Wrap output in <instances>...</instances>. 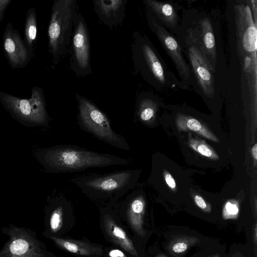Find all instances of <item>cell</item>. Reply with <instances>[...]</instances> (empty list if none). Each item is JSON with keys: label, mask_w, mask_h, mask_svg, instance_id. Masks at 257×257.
I'll use <instances>...</instances> for the list:
<instances>
[{"label": "cell", "mask_w": 257, "mask_h": 257, "mask_svg": "<svg viewBox=\"0 0 257 257\" xmlns=\"http://www.w3.org/2000/svg\"><path fill=\"white\" fill-rule=\"evenodd\" d=\"M211 257H220V256L218 254H216L215 255L211 256Z\"/></svg>", "instance_id": "cell-31"}, {"label": "cell", "mask_w": 257, "mask_h": 257, "mask_svg": "<svg viewBox=\"0 0 257 257\" xmlns=\"http://www.w3.org/2000/svg\"><path fill=\"white\" fill-rule=\"evenodd\" d=\"M0 101L8 110L22 120L39 124L48 122L44 91L41 87L34 86L29 99L0 91Z\"/></svg>", "instance_id": "cell-6"}, {"label": "cell", "mask_w": 257, "mask_h": 257, "mask_svg": "<svg viewBox=\"0 0 257 257\" xmlns=\"http://www.w3.org/2000/svg\"><path fill=\"white\" fill-rule=\"evenodd\" d=\"M239 209L236 203L228 202L224 206L223 217L224 219H235L237 217Z\"/></svg>", "instance_id": "cell-23"}, {"label": "cell", "mask_w": 257, "mask_h": 257, "mask_svg": "<svg viewBox=\"0 0 257 257\" xmlns=\"http://www.w3.org/2000/svg\"><path fill=\"white\" fill-rule=\"evenodd\" d=\"M257 224L255 222L253 226L252 229V239L253 242L255 246H256L257 244Z\"/></svg>", "instance_id": "cell-28"}, {"label": "cell", "mask_w": 257, "mask_h": 257, "mask_svg": "<svg viewBox=\"0 0 257 257\" xmlns=\"http://www.w3.org/2000/svg\"><path fill=\"white\" fill-rule=\"evenodd\" d=\"M78 12L76 0H55L53 3L48 37L49 51L55 65L67 52Z\"/></svg>", "instance_id": "cell-3"}, {"label": "cell", "mask_w": 257, "mask_h": 257, "mask_svg": "<svg viewBox=\"0 0 257 257\" xmlns=\"http://www.w3.org/2000/svg\"><path fill=\"white\" fill-rule=\"evenodd\" d=\"M176 124L181 131H191L214 142H218V139L206 126L198 120L182 114L178 116Z\"/></svg>", "instance_id": "cell-18"}, {"label": "cell", "mask_w": 257, "mask_h": 257, "mask_svg": "<svg viewBox=\"0 0 257 257\" xmlns=\"http://www.w3.org/2000/svg\"><path fill=\"white\" fill-rule=\"evenodd\" d=\"M103 219L107 234L116 244L120 246L132 255L138 257V252L125 232L112 218L108 209L103 210Z\"/></svg>", "instance_id": "cell-15"}, {"label": "cell", "mask_w": 257, "mask_h": 257, "mask_svg": "<svg viewBox=\"0 0 257 257\" xmlns=\"http://www.w3.org/2000/svg\"><path fill=\"white\" fill-rule=\"evenodd\" d=\"M186 40L188 57L197 82L205 94L212 95L214 94L213 70L203 56L191 32Z\"/></svg>", "instance_id": "cell-9"}, {"label": "cell", "mask_w": 257, "mask_h": 257, "mask_svg": "<svg viewBox=\"0 0 257 257\" xmlns=\"http://www.w3.org/2000/svg\"><path fill=\"white\" fill-rule=\"evenodd\" d=\"M53 239L62 248L73 253L83 256H100L102 254L100 247L85 242L57 237Z\"/></svg>", "instance_id": "cell-16"}, {"label": "cell", "mask_w": 257, "mask_h": 257, "mask_svg": "<svg viewBox=\"0 0 257 257\" xmlns=\"http://www.w3.org/2000/svg\"><path fill=\"white\" fill-rule=\"evenodd\" d=\"M251 152L253 157L255 160L257 159V144H255L251 149Z\"/></svg>", "instance_id": "cell-29"}, {"label": "cell", "mask_w": 257, "mask_h": 257, "mask_svg": "<svg viewBox=\"0 0 257 257\" xmlns=\"http://www.w3.org/2000/svg\"><path fill=\"white\" fill-rule=\"evenodd\" d=\"M12 0H0V23L4 18L5 11Z\"/></svg>", "instance_id": "cell-25"}, {"label": "cell", "mask_w": 257, "mask_h": 257, "mask_svg": "<svg viewBox=\"0 0 257 257\" xmlns=\"http://www.w3.org/2000/svg\"><path fill=\"white\" fill-rule=\"evenodd\" d=\"M144 3L163 25L171 30L177 28L179 17L173 4L155 0H145Z\"/></svg>", "instance_id": "cell-14"}, {"label": "cell", "mask_w": 257, "mask_h": 257, "mask_svg": "<svg viewBox=\"0 0 257 257\" xmlns=\"http://www.w3.org/2000/svg\"><path fill=\"white\" fill-rule=\"evenodd\" d=\"M109 257H127L123 252L118 249H112L108 252Z\"/></svg>", "instance_id": "cell-27"}, {"label": "cell", "mask_w": 257, "mask_h": 257, "mask_svg": "<svg viewBox=\"0 0 257 257\" xmlns=\"http://www.w3.org/2000/svg\"><path fill=\"white\" fill-rule=\"evenodd\" d=\"M156 110L154 102L150 99L144 98L139 103L137 115L138 119L144 123H149L153 119Z\"/></svg>", "instance_id": "cell-20"}, {"label": "cell", "mask_w": 257, "mask_h": 257, "mask_svg": "<svg viewBox=\"0 0 257 257\" xmlns=\"http://www.w3.org/2000/svg\"><path fill=\"white\" fill-rule=\"evenodd\" d=\"M78 102L77 123L84 131L118 149L129 151L126 140L112 128L107 116L87 98L76 95Z\"/></svg>", "instance_id": "cell-4"}, {"label": "cell", "mask_w": 257, "mask_h": 257, "mask_svg": "<svg viewBox=\"0 0 257 257\" xmlns=\"http://www.w3.org/2000/svg\"><path fill=\"white\" fill-rule=\"evenodd\" d=\"M132 58L136 70L150 85L157 88L170 86V79L155 48L144 34L134 32Z\"/></svg>", "instance_id": "cell-5"}, {"label": "cell", "mask_w": 257, "mask_h": 257, "mask_svg": "<svg viewBox=\"0 0 257 257\" xmlns=\"http://www.w3.org/2000/svg\"><path fill=\"white\" fill-rule=\"evenodd\" d=\"M140 173L138 170L127 169L76 176L70 181L89 198L112 203L136 187Z\"/></svg>", "instance_id": "cell-2"}, {"label": "cell", "mask_w": 257, "mask_h": 257, "mask_svg": "<svg viewBox=\"0 0 257 257\" xmlns=\"http://www.w3.org/2000/svg\"><path fill=\"white\" fill-rule=\"evenodd\" d=\"M196 204L201 209L206 212L210 211V207H208L204 199L199 195H196L194 197Z\"/></svg>", "instance_id": "cell-24"}, {"label": "cell", "mask_w": 257, "mask_h": 257, "mask_svg": "<svg viewBox=\"0 0 257 257\" xmlns=\"http://www.w3.org/2000/svg\"><path fill=\"white\" fill-rule=\"evenodd\" d=\"M72 33V57L70 69L78 76L91 72L90 60V40L88 28L84 18L78 12L74 22Z\"/></svg>", "instance_id": "cell-7"}, {"label": "cell", "mask_w": 257, "mask_h": 257, "mask_svg": "<svg viewBox=\"0 0 257 257\" xmlns=\"http://www.w3.org/2000/svg\"><path fill=\"white\" fill-rule=\"evenodd\" d=\"M126 2L125 0H94L93 3L99 20L112 28L122 22L125 17Z\"/></svg>", "instance_id": "cell-12"}, {"label": "cell", "mask_w": 257, "mask_h": 257, "mask_svg": "<svg viewBox=\"0 0 257 257\" xmlns=\"http://www.w3.org/2000/svg\"><path fill=\"white\" fill-rule=\"evenodd\" d=\"M29 248L28 243L24 239H18L13 241L10 246L11 252L15 255H20L26 252Z\"/></svg>", "instance_id": "cell-22"}, {"label": "cell", "mask_w": 257, "mask_h": 257, "mask_svg": "<svg viewBox=\"0 0 257 257\" xmlns=\"http://www.w3.org/2000/svg\"><path fill=\"white\" fill-rule=\"evenodd\" d=\"M146 13L150 29L156 35L164 49L173 61L182 80L189 83L190 70L182 55L179 44L148 8Z\"/></svg>", "instance_id": "cell-8"}, {"label": "cell", "mask_w": 257, "mask_h": 257, "mask_svg": "<svg viewBox=\"0 0 257 257\" xmlns=\"http://www.w3.org/2000/svg\"><path fill=\"white\" fill-rule=\"evenodd\" d=\"M37 33L36 13L34 8L32 7L26 13L23 41L32 57L37 43Z\"/></svg>", "instance_id": "cell-17"}, {"label": "cell", "mask_w": 257, "mask_h": 257, "mask_svg": "<svg viewBox=\"0 0 257 257\" xmlns=\"http://www.w3.org/2000/svg\"><path fill=\"white\" fill-rule=\"evenodd\" d=\"M121 204V209L131 225L141 236L145 234L143 224L146 201L143 192L138 189H132Z\"/></svg>", "instance_id": "cell-11"}, {"label": "cell", "mask_w": 257, "mask_h": 257, "mask_svg": "<svg viewBox=\"0 0 257 257\" xmlns=\"http://www.w3.org/2000/svg\"><path fill=\"white\" fill-rule=\"evenodd\" d=\"M188 144L193 150L202 156L212 159H218L217 155L214 151L202 140L189 137Z\"/></svg>", "instance_id": "cell-21"}, {"label": "cell", "mask_w": 257, "mask_h": 257, "mask_svg": "<svg viewBox=\"0 0 257 257\" xmlns=\"http://www.w3.org/2000/svg\"><path fill=\"white\" fill-rule=\"evenodd\" d=\"M200 32L199 37L194 38L208 64L213 70L216 62L215 38L211 24L207 18L203 19L199 24Z\"/></svg>", "instance_id": "cell-13"}, {"label": "cell", "mask_w": 257, "mask_h": 257, "mask_svg": "<svg viewBox=\"0 0 257 257\" xmlns=\"http://www.w3.org/2000/svg\"><path fill=\"white\" fill-rule=\"evenodd\" d=\"M195 236L180 235L174 238L169 244V250L175 256L184 254L191 246L199 242Z\"/></svg>", "instance_id": "cell-19"}, {"label": "cell", "mask_w": 257, "mask_h": 257, "mask_svg": "<svg viewBox=\"0 0 257 257\" xmlns=\"http://www.w3.org/2000/svg\"><path fill=\"white\" fill-rule=\"evenodd\" d=\"M40 158L46 169L55 173L76 172L91 168L123 166L131 163L127 158L70 145L46 148L41 151Z\"/></svg>", "instance_id": "cell-1"}, {"label": "cell", "mask_w": 257, "mask_h": 257, "mask_svg": "<svg viewBox=\"0 0 257 257\" xmlns=\"http://www.w3.org/2000/svg\"><path fill=\"white\" fill-rule=\"evenodd\" d=\"M157 257H168V256H167L166 255H165L164 254H160V255H158Z\"/></svg>", "instance_id": "cell-30"}, {"label": "cell", "mask_w": 257, "mask_h": 257, "mask_svg": "<svg viewBox=\"0 0 257 257\" xmlns=\"http://www.w3.org/2000/svg\"><path fill=\"white\" fill-rule=\"evenodd\" d=\"M3 50L13 69L25 67L32 57L17 30L7 24L3 36Z\"/></svg>", "instance_id": "cell-10"}, {"label": "cell", "mask_w": 257, "mask_h": 257, "mask_svg": "<svg viewBox=\"0 0 257 257\" xmlns=\"http://www.w3.org/2000/svg\"><path fill=\"white\" fill-rule=\"evenodd\" d=\"M164 177L167 184L171 189H175L176 186V182L171 175L169 173H166L164 175Z\"/></svg>", "instance_id": "cell-26"}]
</instances>
